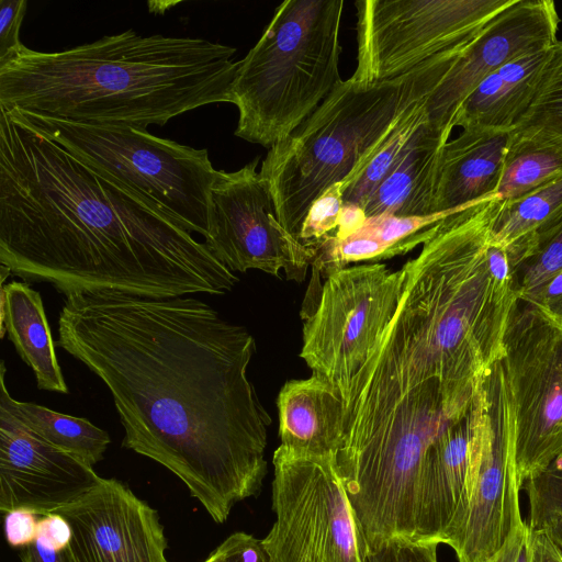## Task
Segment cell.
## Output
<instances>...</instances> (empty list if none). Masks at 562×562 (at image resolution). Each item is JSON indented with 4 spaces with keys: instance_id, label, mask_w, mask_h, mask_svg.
Listing matches in <instances>:
<instances>
[{
    "instance_id": "obj_35",
    "label": "cell",
    "mask_w": 562,
    "mask_h": 562,
    "mask_svg": "<svg viewBox=\"0 0 562 562\" xmlns=\"http://www.w3.org/2000/svg\"><path fill=\"white\" fill-rule=\"evenodd\" d=\"M71 535L70 525L59 514L52 513L38 519L36 540L55 551L65 550L71 540Z\"/></svg>"
},
{
    "instance_id": "obj_37",
    "label": "cell",
    "mask_w": 562,
    "mask_h": 562,
    "mask_svg": "<svg viewBox=\"0 0 562 562\" xmlns=\"http://www.w3.org/2000/svg\"><path fill=\"white\" fill-rule=\"evenodd\" d=\"M529 546L530 562H562V549L548 531L543 529L530 530Z\"/></svg>"
},
{
    "instance_id": "obj_4",
    "label": "cell",
    "mask_w": 562,
    "mask_h": 562,
    "mask_svg": "<svg viewBox=\"0 0 562 562\" xmlns=\"http://www.w3.org/2000/svg\"><path fill=\"white\" fill-rule=\"evenodd\" d=\"M234 47L133 30L63 52L23 46L0 65V108L88 124L147 128L233 103Z\"/></svg>"
},
{
    "instance_id": "obj_7",
    "label": "cell",
    "mask_w": 562,
    "mask_h": 562,
    "mask_svg": "<svg viewBox=\"0 0 562 562\" xmlns=\"http://www.w3.org/2000/svg\"><path fill=\"white\" fill-rule=\"evenodd\" d=\"M344 0H286L239 60L233 85L235 135L272 147L288 137L342 81L339 33Z\"/></svg>"
},
{
    "instance_id": "obj_14",
    "label": "cell",
    "mask_w": 562,
    "mask_h": 562,
    "mask_svg": "<svg viewBox=\"0 0 562 562\" xmlns=\"http://www.w3.org/2000/svg\"><path fill=\"white\" fill-rule=\"evenodd\" d=\"M258 164L257 157L236 171L218 170L204 244L233 272L255 269L278 277L283 270L289 279L301 281L316 250L280 224Z\"/></svg>"
},
{
    "instance_id": "obj_27",
    "label": "cell",
    "mask_w": 562,
    "mask_h": 562,
    "mask_svg": "<svg viewBox=\"0 0 562 562\" xmlns=\"http://www.w3.org/2000/svg\"><path fill=\"white\" fill-rule=\"evenodd\" d=\"M506 250L519 297L562 270V212Z\"/></svg>"
},
{
    "instance_id": "obj_17",
    "label": "cell",
    "mask_w": 562,
    "mask_h": 562,
    "mask_svg": "<svg viewBox=\"0 0 562 562\" xmlns=\"http://www.w3.org/2000/svg\"><path fill=\"white\" fill-rule=\"evenodd\" d=\"M101 476L93 468L35 435L0 406V509L37 516L74 503Z\"/></svg>"
},
{
    "instance_id": "obj_15",
    "label": "cell",
    "mask_w": 562,
    "mask_h": 562,
    "mask_svg": "<svg viewBox=\"0 0 562 562\" xmlns=\"http://www.w3.org/2000/svg\"><path fill=\"white\" fill-rule=\"evenodd\" d=\"M56 514L72 531L66 562H168L158 512L115 479L101 477Z\"/></svg>"
},
{
    "instance_id": "obj_32",
    "label": "cell",
    "mask_w": 562,
    "mask_h": 562,
    "mask_svg": "<svg viewBox=\"0 0 562 562\" xmlns=\"http://www.w3.org/2000/svg\"><path fill=\"white\" fill-rule=\"evenodd\" d=\"M25 0H0V65L13 58L22 48L20 29L26 12Z\"/></svg>"
},
{
    "instance_id": "obj_28",
    "label": "cell",
    "mask_w": 562,
    "mask_h": 562,
    "mask_svg": "<svg viewBox=\"0 0 562 562\" xmlns=\"http://www.w3.org/2000/svg\"><path fill=\"white\" fill-rule=\"evenodd\" d=\"M518 125H539L562 136V41L551 47L530 105Z\"/></svg>"
},
{
    "instance_id": "obj_3",
    "label": "cell",
    "mask_w": 562,
    "mask_h": 562,
    "mask_svg": "<svg viewBox=\"0 0 562 562\" xmlns=\"http://www.w3.org/2000/svg\"><path fill=\"white\" fill-rule=\"evenodd\" d=\"M499 198L447 214L402 268L395 314L341 395L344 416L384 405L428 379L480 380L503 356L518 296L491 269Z\"/></svg>"
},
{
    "instance_id": "obj_16",
    "label": "cell",
    "mask_w": 562,
    "mask_h": 562,
    "mask_svg": "<svg viewBox=\"0 0 562 562\" xmlns=\"http://www.w3.org/2000/svg\"><path fill=\"white\" fill-rule=\"evenodd\" d=\"M560 18L551 0H514L463 52L427 99L428 123L451 135L467 97L493 71L513 59L552 47Z\"/></svg>"
},
{
    "instance_id": "obj_31",
    "label": "cell",
    "mask_w": 562,
    "mask_h": 562,
    "mask_svg": "<svg viewBox=\"0 0 562 562\" xmlns=\"http://www.w3.org/2000/svg\"><path fill=\"white\" fill-rule=\"evenodd\" d=\"M439 542L393 537L369 548L367 562H438Z\"/></svg>"
},
{
    "instance_id": "obj_2",
    "label": "cell",
    "mask_w": 562,
    "mask_h": 562,
    "mask_svg": "<svg viewBox=\"0 0 562 562\" xmlns=\"http://www.w3.org/2000/svg\"><path fill=\"white\" fill-rule=\"evenodd\" d=\"M0 263L65 296L223 295L238 282L181 224L2 108Z\"/></svg>"
},
{
    "instance_id": "obj_10",
    "label": "cell",
    "mask_w": 562,
    "mask_h": 562,
    "mask_svg": "<svg viewBox=\"0 0 562 562\" xmlns=\"http://www.w3.org/2000/svg\"><path fill=\"white\" fill-rule=\"evenodd\" d=\"M276 520L261 539L268 562H367L366 539L336 467L280 445L273 453Z\"/></svg>"
},
{
    "instance_id": "obj_22",
    "label": "cell",
    "mask_w": 562,
    "mask_h": 562,
    "mask_svg": "<svg viewBox=\"0 0 562 562\" xmlns=\"http://www.w3.org/2000/svg\"><path fill=\"white\" fill-rule=\"evenodd\" d=\"M4 333L33 370L40 390L68 393L41 294L26 282L1 284V338Z\"/></svg>"
},
{
    "instance_id": "obj_23",
    "label": "cell",
    "mask_w": 562,
    "mask_h": 562,
    "mask_svg": "<svg viewBox=\"0 0 562 562\" xmlns=\"http://www.w3.org/2000/svg\"><path fill=\"white\" fill-rule=\"evenodd\" d=\"M562 176V136L539 125L510 130L496 195L519 199Z\"/></svg>"
},
{
    "instance_id": "obj_13",
    "label": "cell",
    "mask_w": 562,
    "mask_h": 562,
    "mask_svg": "<svg viewBox=\"0 0 562 562\" xmlns=\"http://www.w3.org/2000/svg\"><path fill=\"white\" fill-rule=\"evenodd\" d=\"M487 413L481 454L463 506L443 542L458 562H482L494 555L524 522L515 467L512 406L501 360L483 376Z\"/></svg>"
},
{
    "instance_id": "obj_8",
    "label": "cell",
    "mask_w": 562,
    "mask_h": 562,
    "mask_svg": "<svg viewBox=\"0 0 562 562\" xmlns=\"http://www.w3.org/2000/svg\"><path fill=\"white\" fill-rule=\"evenodd\" d=\"M20 112L87 165L135 191L190 233L207 236L211 191L218 172L207 149L130 125L88 124Z\"/></svg>"
},
{
    "instance_id": "obj_24",
    "label": "cell",
    "mask_w": 562,
    "mask_h": 562,
    "mask_svg": "<svg viewBox=\"0 0 562 562\" xmlns=\"http://www.w3.org/2000/svg\"><path fill=\"white\" fill-rule=\"evenodd\" d=\"M5 366L1 362L0 406L47 443L74 454L93 467L103 459L111 441L109 434L86 418L54 412L31 402L14 400L5 386Z\"/></svg>"
},
{
    "instance_id": "obj_40",
    "label": "cell",
    "mask_w": 562,
    "mask_h": 562,
    "mask_svg": "<svg viewBox=\"0 0 562 562\" xmlns=\"http://www.w3.org/2000/svg\"><path fill=\"white\" fill-rule=\"evenodd\" d=\"M543 530L548 531V533L551 536V538L562 549V520L555 521V522L547 526Z\"/></svg>"
},
{
    "instance_id": "obj_36",
    "label": "cell",
    "mask_w": 562,
    "mask_h": 562,
    "mask_svg": "<svg viewBox=\"0 0 562 562\" xmlns=\"http://www.w3.org/2000/svg\"><path fill=\"white\" fill-rule=\"evenodd\" d=\"M529 532V526L524 521L494 555L482 562H530Z\"/></svg>"
},
{
    "instance_id": "obj_5",
    "label": "cell",
    "mask_w": 562,
    "mask_h": 562,
    "mask_svg": "<svg viewBox=\"0 0 562 562\" xmlns=\"http://www.w3.org/2000/svg\"><path fill=\"white\" fill-rule=\"evenodd\" d=\"M483 376L428 379L344 424L336 467L368 548L393 537L417 540L427 454L473 403Z\"/></svg>"
},
{
    "instance_id": "obj_11",
    "label": "cell",
    "mask_w": 562,
    "mask_h": 562,
    "mask_svg": "<svg viewBox=\"0 0 562 562\" xmlns=\"http://www.w3.org/2000/svg\"><path fill=\"white\" fill-rule=\"evenodd\" d=\"M501 363L521 490L562 453V328L518 300L504 335Z\"/></svg>"
},
{
    "instance_id": "obj_25",
    "label": "cell",
    "mask_w": 562,
    "mask_h": 562,
    "mask_svg": "<svg viewBox=\"0 0 562 562\" xmlns=\"http://www.w3.org/2000/svg\"><path fill=\"white\" fill-rule=\"evenodd\" d=\"M425 97L402 112L342 182L344 204L361 207L401 159L413 138L428 121Z\"/></svg>"
},
{
    "instance_id": "obj_33",
    "label": "cell",
    "mask_w": 562,
    "mask_h": 562,
    "mask_svg": "<svg viewBox=\"0 0 562 562\" xmlns=\"http://www.w3.org/2000/svg\"><path fill=\"white\" fill-rule=\"evenodd\" d=\"M519 301L536 307L553 324L562 328V270L522 294Z\"/></svg>"
},
{
    "instance_id": "obj_38",
    "label": "cell",
    "mask_w": 562,
    "mask_h": 562,
    "mask_svg": "<svg viewBox=\"0 0 562 562\" xmlns=\"http://www.w3.org/2000/svg\"><path fill=\"white\" fill-rule=\"evenodd\" d=\"M363 209L356 204H344L339 214L338 226L331 236L338 240L345 239L358 232L366 223Z\"/></svg>"
},
{
    "instance_id": "obj_29",
    "label": "cell",
    "mask_w": 562,
    "mask_h": 562,
    "mask_svg": "<svg viewBox=\"0 0 562 562\" xmlns=\"http://www.w3.org/2000/svg\"><path fill=\"white\" fill-rule=\"evenodd\" d=\"M529 497V529H544L562 520V453L542 472L526 481Z\"/></svg>"
},
{
    "instance_id": "obj_30",
    "label": "cell",
    "mask_w": 562,
    "mask_h": 562,
    "mask_svg": "<svg viewBox=\"0 0 562 562\" xmlns=\"http://www.w3.org/2000/svg\"><path fill=\"white\" fill-rule=\"evenodd\" d=\"M342 206V182H339L327 189L312 204L297 239L317 251L319 244L336 231Z\"/></svg>"
},
{
    "instance_id": "obj_21",
    "label": "cell",
    "mask_w": 562,
    "mask_h": 562,
    "mask_svg": "<svg viewBox=\"0 0 562 562\" xmlns=\"http://www.w3.org/2000/svg\"><path fill=\"white\" fill-rule=\"evenodd\" d=\"M551 47L519 56L488 75L462 102L453 126L510 131L530 105Z\"/></svg>"
},
{
    "instance_id": "obj_6",
    "label": "cell",
    "mask_w": 562,
    "mask_h": 562,
    "mask_svg": "<svg viewBox=\"0 0 562 562\" xmlns=\"http://www.w3.org/2000/svg\"><path fill=\"white\" fill-rule=\"evenodd\" d=\"M461 55L437 58L392 81L342 80L299 127L269 148L259 172L278 221L293 237L297 239L316 199L348 179L398 115L431 95Z\"/></svg>"
},
{
    "instance_id": "obj_19",
    "label": "cell",
    "mask_w": 562,
    "mask_h": 562,
    "mask_svg": "<svg viewBox=\"0 0 562 562\" xmlns=\"http://www.w3.org/2000/svg\"><path fill=\"white\" fill-rule=\"evenodd\" d=\"M281 446L303 454L336 456L342 441L344 405L324 378L286 382L278 395Z\"/></svg>"
},
{
    "instance_id": "obj_20",
    "label": "cell",
    "mask_w": 562,
    "mask_h": 562,
    "mask_svg": "<svg viewBox=\"0 0 562 562\" xmlns=\"http://www.w3.org/2000/svg\"><path fill=\"white\" fill-rule=\"evenodd\" d=\"M449 137L427 121L363 205L367 217L436 214L441 154Z\"/></svg>"
},
{
    "instance_id": "obj_39",
    "label": "cell",
    "mask_w": 562,
    "mask_h": 562,
    "mask_svg": "<svg viewBox=\"0 0 562 562\" xmlns=\"http://www.w3.org/2000/svg\"><path fill=\"white\" fill-rule=\"evenodd\" d=\"M20 559L22 562H66L63 551H55L40 540L22 548Z\"/></svg>"
},
{
    "instance_id": "obj_12",
    "label": "cell",
    "mask_w": 562,
    "mask_h": 562,
    "mask_svg": "<svg viewBox=\"0 0 562 562\" xmlns=\"http://www.w3.org/2000/svg\"><path fill=\"white\" fill-rule=\"evenodd\" d=\"M402 270L383 263L346 267L326 278L305 316L301 358L341 396L392 321Z\"/></svg>"
},
{
    "instance_id": "obj_1",
    "label": "cell",
    "mask_w": 562,
    "mask_h": 562,
    "mask_svg": "<svg viewBox=\"0 0 562 562\" xmlns=\"http://www.w3.org/2000/svg\"><path fill=\"white\" fill-rule=\"evenodd\" d=\"M57 345L109 389L122 446L178 476L217 524L256 496L269 414L248 379L249 331L190 295L65 296Z\"/></svg>"
},
{
    "instance_id": "obj_18",
    "label": "cell",
    "mask_w": 562,
    "mask_h": 562,
    "mask_svg": "<svg viewBox=\"0 0 562 562\" xmlns=\"http://www.w3.org/2000/svg\"><path fill=\"white\" fill-rule=\"evenodd\" d=\"M510 131L462 128L442 149L435 213L496 195Z\"/></svg>"
},
{
    "instance_id": "obj_26",
    "label": "cell",
    "mask_w": 562,
    "mask_h": 562,
    "mask_svg": "<svg viewBox=\"0 0 562 562\" xmlns=\"http://www.w3.org/2000/svg\"><path fill=\"white\" fill-rule=\"evenodd\" d=\"M562 212V176L512 201L499 203L492 223V241L504 249L528 238Z\"/></svg>"
},
{
    "instance_id": "obj_34",
    "label": "cell",
    "mask_w": 562,
    "mask_h": 562,
    "mask_svg": "<svg viewBox=\"0 0 562 562\" xmlns=\"http://www.w3.org/2000/svg\"><path fill=\"white\" fill-rule=\"evenodd\" d=\"M37 515L26 509H13L5 513L4 535L12 548H25L37 537Z\"/></svg>"
},
{
    "instance_id": "obj_9",
    "label": "cell",
    "mask_w": 562,
    "mask_h": 562,
    "mask_svg": "<svg viewBox=\"0 0 562 562\" xmlns=\"http://www.w3.org/2000/svg\"><path fill=\"white\" fill-rule=\"evenodd\" d=\"M514 0H359V83L404 77L440 57L462 54Z\"/></svg>"
}]
</instances>
